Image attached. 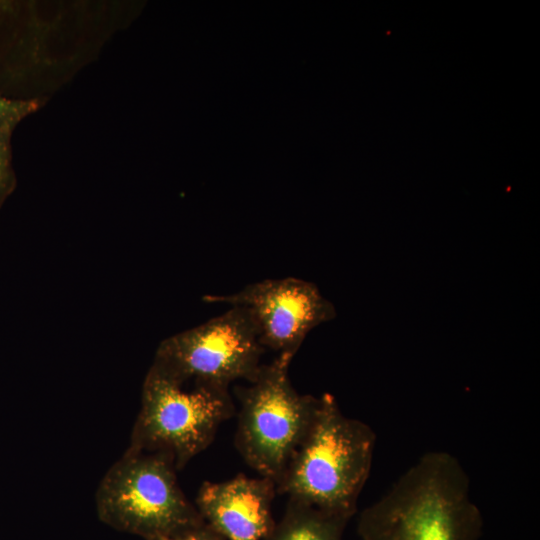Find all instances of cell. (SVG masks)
<instances>
[{"instance_id": "6da1fadb", "label": "cell", "mask_w": 540, "mask_h": 540, "mask_svg": "<svg viewBox=\"0 0 540 540\" xmlns=\"http://www.w3.org/2000/svg\"><path fill=\"white\" fill-rule=\"evenodd\" d=\"M360 540H481L483 517L459 460L423 454L358 517Z\"/></svg>"}, {"instance_id": "7a4b0ae2", "label": "cell", "mask_w": 540, "mask_h": 540, "mask_svg": "<svg viewBox=\"0 0 540 540\" xmlns=\"http://www.w3.org/2000/svg\"><path fill=\"white\" fill-rule=\"evenodd\" d=\"M376 434L324 393L315 419L276 484V492L350 520L369 478Z\"/></svg>"}, {"instance_id": "3957f363", "label": "cell", "mask_w": 540, "mask_h": 540, "mask_svg": "<svg viewBox=\"0 0 540 540\" xmlns=\"http://www.w3.org/2000/svg\"><path fill=\"white\" fill-rule=\"evenodd\" d=\"M176 471L165 454L128 448L100 482L99 519L145 540L171 537L204 522L180 488Z\"/></svg>"}, {"instance_id": "277c9868", "label": "cell", "mask_w": 540, "mask_h": 540, "mask_svg": "<svg viewBox=\"0 0 540 540\" xmlns=\"http://www.w3.org/2000/svg\"><path fill=\"white\" fill-rule=\"evenodd\" d=\"M291 361L277 355L262 364L247 386L234 388L240 402L236 449L246 464L275 483L307 435L320 405V397L300 394L292 386Z\"/></svg>"}, {"instance_id": "5b68a950", "label": "cell", "mask_w": 540, "mask_h": 540, "mask_svg": "<svg viewBox=\"0 0 540 540\" xmlns=\"http://www.w3.org/2000/svg\"><path fill=\"white\" fill-rule=\"evenodd\" d=\"M234 414L229 390L202 385L190 389L152 365L129 449L165 454L178 471L211 445L219 426Z\"/></svg>"}, {"instance_id": "8992f818", "label": "cell", "mask_w": 540, "mask_h": 540, "mask_svg": "<svg viewBox=\"0 0 540 540\" xmlns=\"http://www.w3.org/2000/svg\"><path fill=\"white\" fill-rule=\"evenodd\" d=\"M265 349L249 314L230 306L223 314L160 343L153 365L182 384L229 390L252 382Z\"/></svg>"}, {"instance_id": "52a82bcc", "label": "cell", "mask_w": 540, "mask_h": 540, "mask_svg": "<svg viewBox=\"0 0 540 540\" xmlns=\"http://www.w3.org/2000/svg\"><path fill=\"white\" fill-rule=\"evenodd\" d=\"M209 303L243 308L264 349L293 359L307 334L336 317L334 305L309 281L286 277L249 284L228 295H208Z\"/></svg>"}, {"instance_id": "ba28073f", "label": "cell", "mask_w": 540, "mask_h": 540, "mask_svg": "<svg viewBox=\"0 0 540 540\" xmlns=\"http://www.w3.org/2000/svg\"><path fill=\"white\" fill-rule=\"evenodd\" d=\"M275 495L273 480L238 474L223 482H203L194 505L203 521L225 540H263L276 523Z\"/></svg>"}, {"instance_id": "9c48e42d", "label": "cell", "mask_w": 540, "mask_h": 540, "mask_svg": "<svg viewBox=\"0 0 540 540\" xmlns=\"http://www.w3.org/2000/svg\"><path fill=\"white\" fill-rule=\"evenodd\" d=\"M348 519L288 499L281 519L263 540H342Z\"/></svg>"}, {"instance_id": "30bf717a", "label": "cell", "mask_w": 540, "mask_h": 540, "mask_svg": "<svg viewBox=\"0 0 540 540\" xmlns=\"http://www.w3.org/2000/svg\"><path fill=\"white\" fill-rule=\"evenodd\" d=\"M15 127L14 125L0 127V208L16 185L11 148V137Z\"/></svg>"}, {"instance_id": "8fae6325", "label": "cell", "mask_w": 540, "mask_h": 540, "mask_svg": "<svg viewBox=\"0 0 540 540\" xmlns=\"http://www.w3.org/2000/svg\"><path fill=\"white\" fill-rule=\"evenodd\" d=\"M36 99L13 98L0 92V127L17 126L24 118L38 110Z\"/></svg>"}, {"instance_id": "7c38bea8", "label": "cell", "mask_w": 540, "mask_h": 540, "mask_svg": "<svg viewBox=\"0 0 540 540\" xmlns=\"http://www.w3.org/2000/svg\"><path fill=\"white\" fill-rule=\"evenodd\" d=\"M160 540H225L208 524L202 522L190 529H187L177 535L163 538Z\"/></svg>"}]
</instances>
